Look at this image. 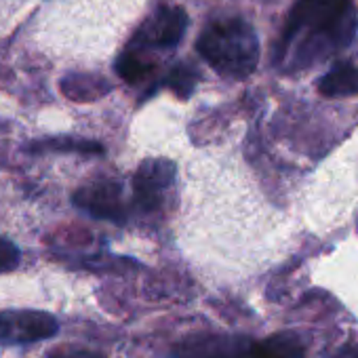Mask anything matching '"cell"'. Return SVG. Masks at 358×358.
<instances>
[{"label":"cell","mask_w":358,"mask_h":358,"mask_svg":"<svg viewBox=\"0 0 358 358\" xmlns=\"http://www.w3.org/2000/svg\"><path fill=\"white\" fill-rule=\"evenodd\" d=\"M247 358H306V345L293 333H276L259 341H251Z\"/></svg>","instance_id":"obj_9"},{"label":"cell","mask_w":358,"mask_h":358,"mask_svg":"<svg viewBox=\"0 0 358 358\" xmlns=\"http://www.w3.org/2000/svg\"><path fill=\"white\" fill-rule=\"evenodd\" d=\"M249 343L232 335H194L175 348L173 358H247Z\"/></svg>","instance_id":"obj_7"},{"label":"cell","mask_w":358,"mask_h":358,"mask_svg":"<svg viewBox=\"0 0 358 358\" xmlns=\"http://www.w3.org/2000/svg\"><path fill=\"white\" fill-rule=\"evenodd\" d=\"M74 203L97 220L122 224L127 217L122 205V186L112 182V179H101V182L80 188L74 194Z\"/></svg>","instance_id":"obj_5"},{"label":"cell","mask_w":358,"mask_h":358,"mask_svg":"<svg viewBox=\"0 0 358 358\" xmlns=\"http://www.w3.org/2000/svg\"><path fill=\"white\" fill-rule=\"evenodd\" d=\"M41 148H55V150H80V152H101V145L91 141H47Z\"/></svg>","instance_id":"obj_14"},{"label":"cell","mask_w":358,"mask_h":358,"mask_svg":"<svg viewBox=\"0 0 358 358\" xmlns=\"http://www.w3.org/2000/svg\"><path fill=\"white\" fill-rule=\"evenodd\" d=\"M356 28L352 0H297L282 34L280 57L291 53L295 66H310L333 51L345 49Z\"/></svg>","instance_id":"obj_1"},{"label":"cell","mask_w":358,"mask_h":358,"mask_svg":"<svg viewBox=\"0 0 358 358\" xmlns=\"http://www.w3.org/2000/svg\"><path fill=\"white\" fill-rule=\"evenodd\" d=\"M320 95L329 99L358 95V57L335 64L318 85Z\"/></svg>","instance_id":"obj_8"},{"label":"cell","mask_w":358,"mask_h":358,"mask_svg":"<svg viewBox=\"0 0 358 358\" xmlns=\"http://www.w3.org/2000/svg\"><path fill=\"white\" fill-rule=\"evenodd\" d=\"M203 59L220 74L230 78H247L259 62V41L245 20H220L209 24L199 43Z\"/></svg>","instance_id":"obj_2"},{"label":"cell","mask_w":358,"mask_h":358,"mask_svg":"<svg viewBox=\"0 0 358 358\" xmlns=\"http://www.w3.org/2000/svg\"><path fill=\"white\" fill-rule=\"evenodd\" d=\"M175 164L166 158H152L145 160L133 177L135 201L141 209L152 211L158 209L162 194L173 184Z\"/></svg>","instance_id":"obj_6"},{"label":"cell","mask_w":358,"mask_h":358,"mask_svg":"<svg viewBox=\"0 0 358 358\" xmlns=\"http://www.w3.org/2000/svg\"><path fill=\"white\" fill-rule=\"evenodd\" d=\"M49 358H99L97 354H91V352H57Z\"/></svg>","instance_id":"obj_15"},{"label":"cell","mask_w":358,"mask_h":358,"mask_svg":"<svg viewBox=\"0 0 358 358\" xmlns=\"http://www.w3.org/2000/svg\"><path fill=\"white\" fill-rule=\"evenodd\" d=\"M59 333V320L45 310H0V345H28Z\"/></svg>","instance_id":"obj_3"},{"label":"cell","mask_w":358,"mask_h":358,"mask_svg":"<svg viewBox=\"0 0 358 358\" xmlns=\"http://www.w3.org/2000/svg\"><path fill=\"white\" fill-rule=\"evenodd\" d=\"M20 264V249L7 241V238H0V272H11L15 270Z\"/></svg>","instance_id":"obj_13"},{"label":"cell","mask_w":358,"mask_h":358,"mask_svg":"<svg viewBox=\"0 0 358 358\" xmlns=\"http://www.w3.org/2000/svg\"><path fill=\"white\" fill-rule=\"evenodd\" d=\"M337 358H358V345H350V348L341 350Z\"/></svg>","instance_id":"obj_16"},{"label":"cell","mask_w":358,"mask_h":358,"mask_svg":"<svg viewBox=\"0 0 358 358\" xmlns=\"http://www.w3.org/2000/svg\"><path fill=\"white\" fill-rule=\"evenodd\" d=\"M64 91L72 99H97L110 91V85L95 76H72L64 80Z\"/></svg>","instance_id":"obj_11"},{"label":"cell","mask_w":358,"mask_h":358,"mask_svg":"<svg viewBox=\"0 0 358 358\" xmlns=\"http://www.w3.org/2000/svg\"><path fill=\"white\" fill-rule=\"evenodd\" d=\"M171 91L179 97V99H188L199 83V72L188 66V64H177L171 72H169V78H166Z\"/></svg>","instance_id":"obj_12"},{"label":"cell","mask_w":358,"mask_h":358,"mask_svg":"<svg viewBox=\"0 0 358 358\" xmlns=\"http://www.w3.org/2000/svg\"><path fill=\"white\" fill-rule=\"evenodd\" d=\"M188 28V15L182 7H160L135 34L131 47L145 49H173L182 41Z\"/></svg>","instance_id":"obj_4"},{"label":"cell","mask_w":358,"mask_h":358,"mask_svg":"<svg viewBox=\"0 0 358 358\" xmlns=\"http://www.w3.org/2000/svg\"><path fill=\"white\" fill-rule=\"evenodd\" d=\"M141 53H143V51L129 47V49L118 57V62H116V72H118V76H120L124 83H129V85H139V83H143V80L156 70V66H154L152 62H145Z\"/></svg>","instance_id":"obj_10"}]
</instances>
